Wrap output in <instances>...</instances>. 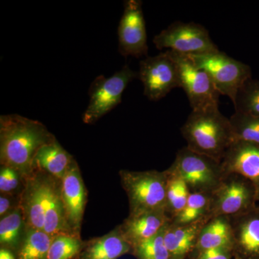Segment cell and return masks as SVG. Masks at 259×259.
Instances as JSON below:
<instances>
[{"label":"cell","instance_id":"6da1fadb","mask_svg":"<svg viewBox=\"0 0 259 259\" xmlns=\"http://www.w3.org/2000/svg\"><path fill=\"white\" fill-rule=\"evenodd\" d=\"M55 139L39 121L18 114L0 116L1 164L23 176L35 169V158L40 148Z\"/></svg>","mask_w":259,"mask_h":259},{"label":"cell","instance_id":"7a4b0ae2","mask_svg":"<svg viewBox=\"0 0 259 259\" xmlns=\"http://www.w3.org/2000/svg\"><path fill=\"white\" fill-rule=\"evenodd\" d=\"M181 131L187 147L219 162L234 141L230 119L218 106L192 110Z\"/></svg>","mask_w":259,"mask_h":259},{"label":"cell","instance_id":"3957f363","mask_svg":"<svg viewBox=\"0 0 259 259\" xmlns=\"http://www.w3.org/2000/svg\"><path fill=\"white\" fill-rule=\"evenodd\" d=\"M121 184L128 197L129 214L166 211L168 173L158 171H134L121 170Z\"/></svg>","mask_w":259,"mask_h":259},{"label":"cell","instance_id":"277c9868","mask_svg":"<svg viewBox=\"0 0 259 259\" xmlns=\"http://www.w3.org/2000/svg\"><path fill=\"white\" fill-rule=\"evenodd\" d=\"M166 170L182 179L191 193L212 194L225 177L221 162L192 151L187 146L179 150L175 161Z\"/></svg>","mask_w":259,"mask_h":259},{"label":"cell","instance_id":"5b68a950","mask_svg":"<svg viewBox=\"0 0 259 259\" xmlns=\"http://www.w3.org/2000/svg\"><path fill=\"white\" fill-rule=\"evenodd\" d=\"M189 56L194 64L209 74L221 95L229 97L233 105L240 89L252 78L250 66L220 50Z\"/></svg>","mask_w":259,"mask_h":259},{"label":"cell","instance_id":"8992f818","mask_svg":"<svg viewBox=\"0 0 259 259\" xmlns=\"http://www.w3.org/2000/svg\"><path fill=\"white\" fill-rule=\"evenodd\" d=\"M139 78V72L125 65L113 76L100 75L89 89L90 101L82 116L83 122L93 124L120 103L122 94L130 82Z\"/></svg>","mask_w":259,"mask_h":259},{"label":"cell","instance_id":"52a82bcc","mask_svg":"<svg viewBox=\"0 0 259 259\" xmlns=\"http://www.w3.org/2000/svg\"><path fill=\"white\" fill-rule=\"evenodd\" d=\"M258 191L245 177L231 174L225 176L221 185L211 194L209 216L237 215L258 205Z\"/></svg>","mask_w":259,"mask_h":259},{"label":"cell","instance_id":"ba28073f","mask_svg":"<svg viewBox=\"0 0 259 259\" xmlns=\"http://www.w3.org/2000/svg\"><path fill=\"white\" fill-rule=\"evenodd\" d=\"M153 42L158 50L166 49L187 56L219 51L208 30L195 23L175 22L156 35Z\"/></svg>","mask_w":259,"mask_h":259},{"label":"cell","instance_id":"9c48e42d","mask_svg":"<svg viewBox=\"0 0 259 259\" xmlns=\"http://www.w3.org/2000/svg\"><path fill=\"white\" fill-rule=\"evenodd\" d=\"M168 51L176 63L180 88L185 90L192 110L218 106L221 94L209 74L194 64L190 56Z\"/></svg>","mask_w":259,"mask_h":259},{"label":"cell","instance_id":"30bf717a","mask_svg":"<svg viewBox=\"0 0 259 259\" xmlns=\"http://www.w3.org/2000/svg\"><path fill=\"white\" fill-rule=\"evenodd\" d=\"M139 79L144 84L145 96L151 101H158L174 89L180 88L176 63L168 51L141 61Z\"/></svg>","mask_w":259,"mask_h":259},{"label":"cell","instance_id":"8fae6325","mask_svg":"<svg viewBox=\"0 0 259 259\" xmlns=\"http://www.w3.org/2000/svg\"><path fill=\"white\" fill-rule=\"evenodd\" d=\"M118 51L124 57L141 58L148 55V46L143 3L140 0H126L119 23Z\"/></svg>","mask_w":259,"mask_h":259},{"label":"cell","instance_id":"7c38bea8","mask_svg":"<svg viewBox=\"0 0 259 259\" xmlns=\"http://www.w3.org/2000/svg\"><path fill=\"white\" fill-rule=\"evenodd\" d=\"M61 196L68 225L74 234L79 236L87 192L79 166L74 160L61 180Z\"/></svg>","mask_w":259,"mask_h":259},{"label":"cell","instance_id":"4fadbf2b","mask_svg":"<svg viewBox=\"0 0 259 259\" xmlns=\"http://www.w3.org/2000/svg\"><path fill=\"white\" fill-rule=\"evenodd\" d=\"M234 259H259V204L231 217Z\"/></svg>","mask_w":259,"mask_h":259},{"label":"cell","instance_id":"5bb4252c","mask_svg":"<svg viewBox=\"0 0 259 259\" xmlns=\"http://www.w3.org/2000/svg\"><path fill=\"white\" fill-rule=\"evenodd\" d=\"M225 176L231 174L245 177L254 185L259 195V145L235 141L221 161Z\"/></svg>","mask_w":259,"mask_h":259},{"label":"cell","instance_id":"9a60e30c","mask_svg":"<svg viewBox=\"0 0 259 259\" xmlns=\"http://www.w3.org/2000/svg\"><path fill=\"white\" fill-rule=\"evenodd\" d=\"M170 221L166 211L142 212L129 214L118 228L133 249L139 243L156 236Z\"/></svg>","mask_w":259,"mask_h":259},{"label":"cell","instance_id":"2e32d148","mask_svg":"<svg viewBox=\"0 0 259 259\" xmlns=\"http://www.w3.org/2000/svg\"><path fill=\"white\" fill-rule=\"evenodd\" d=\"M209 216L187 225H175L170 221L165 227L163 238L171 259H186L195 249L199 234Z\"/></svg>","mask_w":259,"mask_h":259},{"label":"cell","instance_id":"e0dca14e","mask_svg":"<svg viewBox=\"0 0 259 259\" xmlns=\"http://www.w3.org/2000/svg\"><path fill=\"white\" fill-rule=\"evenodd\" d=\"M49 180L36 178L29 182L24 193V216L26 218L29 229L44 231Z\"/></svg>","mask_w":259,"mask_h":259},{"label":"cell","instance_id":"ac0fdd59","mask_svg":"<svg viewBox=\"0 0 259 259\" xmlns=\"http://www.w3.org/2000/svg\"><path fill=\"white\" fill-rule=\"evenodd\" d=\"M132 250L117 228L105 236L89 242L77 259H117L129 252L132 253Z\"/></svg>","mask_w":259,"mask_h":259},{"label":"cell","instance_id":"d6986e66","mask_svg":"<svg viewBox=\"0 0 259 259\" xmlns=\"http://www.w3.org/2000/svg\"><path fill=\"white\" fill-rule=\"evenodd\" d=\"M215 248H233V231L229 216L212 218L206 223L192 255Z\"/></svg>","mask_w":259,"mask_h":259},{"label":"cell","instance_id":"ffe728a7","mask_svg":"<svg viewBox=\"0 0 259 259\" xmlns=\"http://www.w3.org/2000/svg\"><path fill=\"white\" fill-rule=\"evenodd\" d=\"M44 231L54 238L60 235L74 234L66 221L61 190H58L54 182L49 180Z\"/></svg>","mask_w":259,"mask_h":259},{"label":"cell","instance_id":"44dd1931","mask_svg":"<svg viewBox=\"0 0 259 259\" xmlns=\"http://www.w3.org/2000/svg\"><path fill=\"white\" fill-rule=\"evenodd\" d=\"M73 160L72 156L55 139L39 150L35 158V167L61 180Z\"/></svg>","mask_w":259,"mask_h":259},{"label":"cell","instance_id":"7402d4cb","mask_svg":"<svg viewBox=\"0 0 259 259\" xmlns=\"http://www.w3.org/2000/svg\"><path fill=\"white\" fill-rule=\"evenodd\" d=\"M211 194L191 193L185 208L171 219L175 225H187L209 216Z\"/></svg>","mask_w":259,"mask_h":259},{"label":"cell","instance_id":"603a6c76","mask_svg":"<svg viewBox=\"0 0 259 259\" xmlns=\"http://www.w3.org/2000/svg\"><path fill=\"white\" fill-rule=\"evenodd\" d=\"M54 237L40 230L29 229L18 259H47Z\"/></svg>","mask_w":259,"mask_h":259},{"label":"cell","instance_id":"cb8c5ba5","mask_svg":"<svg viewBox=\"0 0 259 259\" xmlns=\"http://www.w3.org/2000/svg\"><path fill=\"white\" fill-rule=\"evenodd\" d=\"M229 119L234 141L259 145V116L235 111Z\"/></svg>","mask_w":259,"mask_h":259},{"label":"cell","instance_id":"d4e9b609","mask_svg":"<svg viewBox=\"0 0 259 259\" xmlns=\"http://www.w3.org/2000/svg\"><path fill=\"white\" fill-rule=\"evenodd\" d=\"M168 173L166 212L171 221L185 208L191 192L188 186L182 179L171 175L168 171Z\"/></svg>","mask_w":259,"mask_h":259},{"label":"cell","instance_id":"484cf974","mask_svg":"<svg viewBox=\"0 0 259 259\" xmlns=\"http://www.w3.org/2000/svg\"><path fill=\"white\" fill-rule=\"evenodd\" d=\"M83 246V243L78 235L65 234L56 236L51 243L47 259L77 258Z\"/></svg>","mask_w":259,"mask_h":259},{"label":"cell","instance_id":"4316f807","mask_svg":"<svg viewBox=\"0 0 259 259\" xmlns=\"http://www.w3.org/2000/svg\"><path fill=\"white\" fill-rule=\"evenodd\" d=\"M235 111L259 116V80L248 79L237 94Z\"/></svg>","mask_w":259,"mask_h":259},{"label":"cell","instance_id":"83f0119b","mask_svg":"<svg viewBox=\"0 0 259 259\" xmlns=\"http://www.w3.org/2000/svg\"><path fill=\"white\" fill-rule=\"evenodd\" d=\"M165 227L156 236L135 246L133 254L138 259H171L163 238Z\"/></svg>","mask_w":259,"mask_h":259},{"label":"cell","instance_id":"f1b7e54d","mask_svg":"<svg viewBox=\"0 0 259 259\" xmlns=\"http://www.w3.org/2000/svg\"><path fill=\"white\" fill-rule=\"evenodd\" d=\"M23 216L20 209L5 216L0 221V243L1 245L15 248L18 246L20 238Z\"/></svg>","mask_w":259,"mask_h":259},{"label":"cell","instance_id":"f546056e","mask_svg":"<svg viewBox=\"0 0 259 259\" xmlns=\"http://www.w3.org/2000/svg\"><path fill=\"white\" fill-rule=\"evenodd\" d=\"M19 173L10 167L3 166L0 171V190L10 192L15 190L19 184Z\"/></svg>","mask_w":259,"mask_h":259},{"label":"cell","instance_id":"4dcf8cb0","mask_svg":"<svg viewBox=\"0 0 259 259\" xmlns=\"http://www.w3.org/2000/svg\"><path fill=\"white\" fill-rule=\"evenodd\" d=\"M233 250L231 248H215L202 250L191 255L190 259H232Z\"/></svg>","mask_w":259,"mask_h":259},{"label":"cell","instance_id":"1f68e13d","mask_svg":"<svg viewBox=\"0 0 259 259\" xmlns=\"http://www.w3.org/2000/svg\"><path fill=\"white\" fill-rule=\"evenodd\" d=\"M10 207V199L7 197L1 196L0 197V216L3 217V215L8 212Z\"/></svg>","mask_w":259,"mask_h":259},{"label":"cell","instance_id":"d6a6232c","mask_svg":"<svg viewBox=\"0 0 259 259\" xmlns=\"http://www.w3.org/2000/svg\"><path fill=\"white\" fill-rule=\"evenodd\" d=\"M0 259H15L14 255L9 250L5 248H1L0 250Z\"/></svg>","mask_w":259,"mask_h":259},{"label":"cell","instance_id":"836d02e7","mask_svg":"<svg viewBox=\"0 0 259 259\" xmlns=\"http://www.w3.org/2000/svg\"><path fill=\"white\" fill-rule=\"evenodd\" d=\"M258 204H259V195H258Z\"/></svg>","mask_w":259,"mask_h":259}]
</instances>
